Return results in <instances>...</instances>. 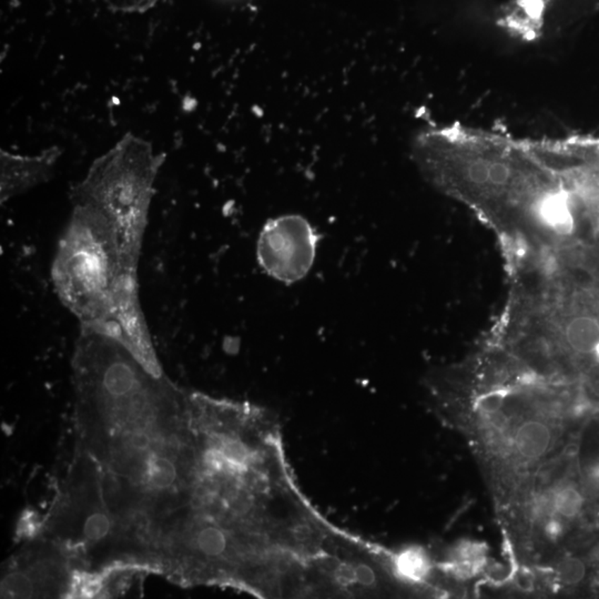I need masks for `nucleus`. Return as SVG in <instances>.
<instances>
[{"label": "nucleus", "instance_id": "13", "mask_svg": "<svg viewBox=\"0 0 599 599\" xmlns=\"http://www.w3.org/2000/svg\"><path fill=\"white\" fill-rule=\"evenodd\" d=\"M597 149H598V151H599V143H598V145H597Z\"/></svg>", "mask_w": 599, "mask_h": 599}, {"label": "nucleus", "instance_id": "12", "mask_svg": "<svg viewBox=\"0 0 599 599\" xmlns=\"http://www.w3.org/2000/svg\"><path fill=\"white\" fill-rule=\"evenodd\" d=\"M505 398H506L505 391H490L478 398V410L485 414L497 413L503 408Z\"/></svg>", "mask_w": 599, "mask_h": 599}, {"label": "nucleus", "instance_id": "2", "mask_svg": "<svg viewBox=\"0 0 599 599\" xmlns=\"http://www.w3.org/2000/svg\"><path fill=\"white\" fill-rule=\"evenodd\" d=\"M165 155L128 132L91 163L70 191L73 204L96 210L116 235L122 251L139 263L155 194V180Z\"/></svg>", "mask_w": 599, "mask_h": 599}, {"label": "nucleus", "instance_id": "9", "mask_svg": "<svg viewBox=\"0 0 599 599\" xmlns=\"http://www.w3.org/2000/svg\"><path fill=\"white\" fill-rule=\"evenodd\" d=\"M584 497L574 486H564L554 491V506L558 515L565 518H574L581 513Z\"/></svg>", "mask_w": 599, "mask_h": 599}, {"label": "nucleus", "instance_id": "10", "mask_svg": "<svg viewBox=\"0 0 599 599\" xmlns=\"http://www.w3.org/2000/svg\"><path fill=\"white\" fill-rule=\"evenodd\" d=\"M586 567L577 558H569L562 562L557 567V577L564 585H576L583 581Z\"/></svg>", "mask_w": 599, "mask_h": 599}, {"label": "nucleus", "instance_id": "8", "mask_svg": "<svg viewBox=\"0 0 599 599\" xmlns=\"http://www.w3.org/2000/svg\"><path fill=\"white\" fill-rule=\"evenodd\" d=\"M392 571L401 581L408 584H420L429 576L432 562L425 550L408 548L393 555Z\"/></svg>", "mask_w": 599, "mask_h": 599}, {"label": "nucleus", "instance_id": "7", "mask_svg": "<svg viewBox=\"0 0 599 599\" xmlns=\"http://www.w3.org/2000/svg\"><path fill=\"white\" fill-rule=\"evenodd\" d=\"M552 432L547 424L538 420L524 422L517 429L514 444L521 456L538 460L550 449Z\"/></svg>", "mask_w": 599, "mask_h": 599}, {"label": "nucleus", "instance_id": "4", "mask_svg": "<svg viewBox=\"0 0 599 599\" xmlns=\"http://www.w3.org/2000/svg\"><path fill=\"white\" fill-rule=\"evenodd\" d=\"M21 550L3 576V598L70 596L75 567L61 546L39 538Z\"/></svg>", "mask_w": 599, "mask_h": 599}, {"label": "nucleus", "instance_id": "3", "mask_svg": "<svg viewBox=\"0 0 599 599\" xmlns=\"http://www.w3.org/2000/svg\"><path fill=\"white\" fill-rule=\"evenodd\" d=\"M322 235L301 215L268 220L256 242V260L266 275L285 285L307 277L314 266Z\"/></svg>", "mask_w": 599, "mask_h": 599}, {"label": "nucleus", "instance_id": "1", "mask_svg": "<svg viewBox=\"0 0 599 599\" xmlns=\"http://www.w3.org/2000/svg\"><path fill=\"white\" fill-rule=\"evenodd\" d=\"M54 291L81 330L112 336L163 374L139 297V263L124 254L96 210L73 204L52 266Z\"/></svg>", "mask_w": 599, "mask_h": 599}, {"label": "nucleus", "instance_id": "11", "mask_svg": "<svg viewBox=\"0 0 599 599\" xmlns=\"http://www.w3.org/2000/svg\"><path fill=\"white\" fill-rule=\"evenodd\" d=\"M110 11L124 13H141L149 11L158 0H99Z\"/></svg>", "mask_w": 599, "mask_h": 599}, {"label": "nucleus", "instance_id": "6", "mask_svg": "<svg viewBox=\"0 0 599 599\" xmlns=\"http://www.w3.org/2000/svg\"><path fill=\"white\" fill-rule=\"evenodd\" d=\"M561 331L571 351L581 355H599V320L596 316L575 315L562 324Z\"/></svg>", "mask_w": 599, "mask_h": 599}, {"label": "nucleus", "instance_id": "5", "mask_svg": "<svg viewBox=\"0 0 599 599\" xmlns=\"http://www.w3.org/2000/svg\"><path fill=\"white\" fill-rule=\"evenodd\" d=\"M62 150L47 148L34 155H20L0 150V202L26 194L52 178Z\"/></svg>", "mask_w": 599, "mask_h": 599}]
</instances>
